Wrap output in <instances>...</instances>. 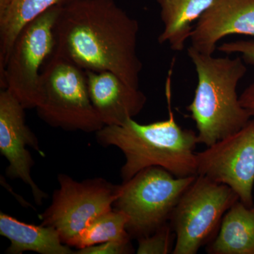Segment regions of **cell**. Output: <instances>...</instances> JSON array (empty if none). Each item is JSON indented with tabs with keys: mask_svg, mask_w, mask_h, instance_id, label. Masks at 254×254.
Wrapping results in <instances>:
<instances>
[{
	"mask_svg": "<svg viewBox=\"0 0 254 254\" xmlns=\"http://www.w3.org/2000/svg\"><path fill=\"white\" fill-rule=\"evenodd\" d=\"M238 195L227 185L197 175L170 220L176 235L173 254H195L215 239L225 213Z\"/></svg>",
	"mask_w": 254,
	"mask_h": 254,
	"instance_id": "obj_6",
	"label": "cell"
},
{
	"mask_svg": "<svg viewBox=\"0 0 254 254\" xmlns=\"http://www.w3.org/2000/svg\"><path fill=\"white\" fill-rule=\"evenodd\" d=\"M169 71L165 93L169 118L148 125L128 119L122 125L104 126L96 132L97 141L103 146H115L123 152L125 163L121 169L127 182L150 167H160L177 177L197 175V133L177 123L171 110V76Z\"/></svg>",
	"mask_w": 254,
	"mask_h": 254,
	"instance_id": "obj_2",
	"label": "cell"
},
{
	"mask_svg": "<svg viewBox=\"0 0 254 254\" xmlns=\"http://www.w3.org/2000/svg\"><path fill=\"white\" fill-rule=\"evenodd\" d=\"M232 34L254 36V0H215L190 33V46L213 55L217 43Z\"/></svg>",
	"mask_w": 254,
	"mask_h": 254,
	"instance_id": "obj_11",
	"label": "cell"
},
{
	"mask_svg": "<svg viewBox=\"0 0 254 254\" xmlns=\"http://www.w3.org/2000/svg\"><path fill=\"white\" fill-rule=\"evenodd\" d=\"M176 235L170 222L149 236L138 240V254H167L173 253Z\"/></svg>",
	"mask_w": 254,
	"mask_h": 254,
	"instance_id": "obj_18",
	"label": "cell"
},
{
	"mask_svg": "<svg viewBox=\"0 0 254 254\" xmlns=\"http://www.w3.org/2000/svg\"><path fill=\"white\" fill-rule=\"evenodd\" d=\"M0 235L11 242L6 250L9 254H21L24 252L73 254L69 246L63 243L59 232L54 227L25 223L2 212L0 213Z\"/></svg>",
	"mask_w": 254,
	"mask_h": 254,
	"instance_id": "obj_13",
	"label": "cell"
},
{
	"mask_svg": "<svg viewBox=\"0 0 254 254\" xmlns=\"http://www.w3.org/2000/svg\"><path fill=\"white\" fill-rule=\"evenodd\" d=\"M139 23L115 0H76L61 6L55 51L85 71H110L139 88Z\"/></svg>",
	"mask_w": 254,
	"mask_h": 254,
	"instance_id": "obj_1",
	"label": "cell"
},
{
	"mask_svg": "<svg viewBox=\"0 0 254 254\" xmlns=\"http://www.w3.org/2000/svg\"><path fill=\"white\" fill-rule=\"evenodd\" d=\"M187 54L198 75L194 97L187 110L195 124L198 144L208 147L250 122L252 116L241 104L237 91L247 68L240 57L215 58L191 46Z\"/></svg>",
	"mask_w": 254,
	"mask_h": 254,
	"instance_id": "obj_3",
	"label": "cell"
},
{
	"mask_svg": "<svg viewBox=\"0 0 254 254\" xmlns=\"http://www.w3.org/2000/svg\"><path fill=\"white\" fill-rule=\"evenodd\" d=\"M195 154L197 175L227 185L246 206L254 205V118L238 131Z\"/></svg>",
	"mask_w": 254,
	"mask_h": 254,
	"instance_id": "obj_9",
	"label": "cell"
},
{
	"mask_svg": "<svg viewBox=\"0 0 254 254\" xmlns=\"http://www.w3.org/2000/svg\"><path fill=\"white\" fill-rule=\"evenodd\" d=\"M76 0H0V72L18 33L26 25L50 8Z\"/></svg>",
	"mask_w": 254,
	"mask_h": 254,
	"instance_id": "obj_16",
	"label": "cell"
},
{
	"mask_svg": "<svg viewBox=\"0 0 254 254\" xmlns=\"http://www.w3.org/2000/svg\"><path fill=\"white\" fill-rule=\"evenodd\" d=\"M127 215L114 208L90 222L68 245L81 250L104 242H131V237L127 230Z\"/></svg>",
	"mask_w": 254,
	"mask_h": 254,
	"instance_id": "obj_17",
	"label": "cell"
},
{
	"mask_svg": "<svg viewBox=\"0 0 254 254\" xmlns=\"http://www.w3.org/2000/svg\"><path fill=\"white\" fill-rule=\"evenodd\" d=\"M210 254H254V205L240 200L222 218L216 237L207 245Z\"/></svg>",
	"mask_w": 254,
	"mask_h": 254,
	"instance_id": "obj_14",
	"label": "cell"
},
{
	"mask_svg": "<svg viewBox=\"0 0 254 254\" xmlns=\"http://www.w3.org/2000/svg\"><path fill=\"white\" fill-rule=\"evenodd\" d=\"M241 104L252 117H254V85L247 87L240 97Z\"/></svg>",
	"mask_w": 254,
	"mask_h": 254,
	"instance_id": "obj_21",
	"label": "cell"
},
{
	"mask_svg": "<svg viewBox=\"0 0 254 254\" xmlns=\"http://www.w3.org/2000/svg\"><path fill=\"white\" fill-rule=\"evenodd\" d=\"M218 50L227 55L240 53L245 63L254 64V41H237L225 43L219 46Z\"/></svg>",
	"mask_w": 254,
	"mask_h": 254,
	"instance_id": "obj_20",
	"label": "cell"
},
{
	"mask_svg": "<svg viewBox=\"0 0 254 254\" xmlns=\"http://www.w3.org/2000/svg\"><path fill=\"white\" fill-rule=\"evenodd\" d=\"M60 8H50L22 28L0 72L1 88L9 90L25 109L36 108L39 102L41 70L56 48L55 26Z\"/></svg>",
	"mask_w": 254,
	"mask_h": 254,
	"instance_id": "obj_7",
	"label": "cell"
},
{
	"mask_svg": "<svg viewBox=\"0 0 254 254\" xmlns=\"http://www.w3.org/2000/svg\"><path fill=\"white\" fill-rule=\"evenodd\" d=\"M215 0H158L163 31L160 44H168L174 51H182L194 27L193 23Z\"/></svg>",
	"mask_w": 254,
	"mask_h": 254,
	"instance_id": "obj_15",
	"label": "cell"
},
{
	"mask_svg": "<svg viewBox=\"0 0 254 254\" xmlns=\"http://www.w3.org/2000/svg\"><path fill=\"white\" fill-rule=\"evenodd\" d=\"M58 181L59 190H55L51 205L41 215V225L56 229L63 243L68 245L90 222L113 210L121 185L102 178L76 182L64 174H60Z\"/></svg>",
	"mask_w": 254,
	"mask_h": 254,
	"instance_id": "obj_8",
	"label": "cell"
},
{
	"mask_svg": "<svg viewBox=\"0 0 254 254\" xmlns=\"http://www.w3.org/2000/svg\"><path fill=\"white\" fill-rule=\"evenodd\" d=\"M90 99L104 126L122 125L136 117L146 104L140 88L110 71H86Z\"/></svg>",
	"mask_w": 254,
	"mask_h": 254,
	"instance_id": "obj_12",
	"label": "cell"
},
{
	"mask_svg": "<svg viewBox=\"0 0 254 254\" xmlns=\"http://www.w3.org/2000/svg\"><path fill=\"white\" fill-rule=\"evenodd\" d=\"M24 108L7 89L0 92V152L7 160L6 175L19 179L31 187L36 203L41 205L48 195L35 183L31 176L34 161L26 146L31 147L41 156L38 138L26 125Z\"/></svg>",
	"mask_w": 254,
	"mask_h": 254,
	"instance_id": "obj_10",
	"label": "cell"
},
{
	"mask_svg": "<svg viewBox=\"0 0 254 254\" xmlns=\"http://www.w3.org/2000/svg\"><path fill=\"white\" fill-rule=\"evenodd\" d=\"M36 109L55 128L96 133L104 127L90 99L86 71L55 51L42 68Z\"/></svg>",
	"mask_w": 254,
	"mask_h": 254,
	"instance_id": "obj_4",
	"label": "cell"
},
{
	"mask_svg": "<svg viewBox=\"0 0 254 254\" xmlns=\"http://www.w3.org/2000/svg\"><path fill=\"white\" fill-rule=\"evenodd\" d=\"M134 252L131 242H108L81 249L77 254H128Z\"/></svg>",
	"mask_w": 254,
	"mask_h": 254,
	"instance_id": "obj_19",
	"label": "cell"
},
{
	"mask_svg": "<svg viewBox=\"0 0 254 254\" xmlns=\"http://www.w3.org/2000/svg\"><path fill=\"white\" fill-rule=\"evenodd\" d=\"M196 176L177 177L154 166L124 182L113 206L128 218L127 230L131 239L149 236L169 223L179 200Z\"/></svg>",
	"mask_w": 254,
	"mask_h": 254,
	"instance_id": "obj_5",
	"label": "cell"
}]
</instances>
